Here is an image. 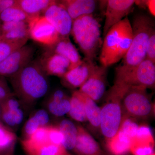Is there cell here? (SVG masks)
<instances>
[{
	"mask_svg": "<svg viewBox=\"0 0 155 155\" xmlns=\"http://www.w3.org/2000/svg\"><path fill=\"white\" fill-rule=\"evenodd\" d=\"M28 24L29 38L45 46L52 45L61 37L43 15L31 18Z\"/></svg>",
	"mask_w": 155,
	"mask_h": 155,
	"instance_id": "9",
	"label": "cell"
},
{
	"mask_svg": "<svg viewBox=\"0 0 155 155\" xmlns=\"http://www.w3.org/2000/svg\"><path fill=\"white\" fill-rule=\"evenodd\" d=\"M65 8L72 21L85 15L92 14L96 7L94 0H63L59 1Z\"/></svg>",
	"mask_w": 155,
	"mask_h": 155,
	"instance_id": "19",
	"label": "cell"
},
{
	"mask_svg": "<svg viewBox=\"0 0 155 155\" xmlns=\"http://www.w3.org/2000/svg\"><path fill=\"white\" fill-rule=\"evenodd\" d=\"M129 87L114 83L108 92L105 103L101 108L100 128L107 140L113 138L119 130L123 117L122 101Z\"/></svg>",
	"mask_w": 155,
	"mask_h": 155,
	"instance_id": "3",
	"label": "cell"
},
{
	"mask_svg": "<svg viewBox=\"0 0 155 155\" xmlns=\"http://www.w3.org/2000/svg\"><path fill=\"white\" fill-rule=\"evenodd\" d=\"M13 95L5 78L0 75V103Z\"/></svg>",
	"mask_w": 155,
	"mask_h": 155,
	"instance_id": "36",
	"label": "cell"
},
{
	"mask_svg": "<svg viewBox=\"0 0 155 155\" xmlns=\"http://www.w3.org/2000/svg\"><path fill=\"white\" fill-rule=\"evenodd\" d=\"M45 47V51L58 54L67 58L70 62L69 70L78 67L83 62L78 51L69 37H61L54 44Z\"/></svg>",
	"mask_w": 155,
	"mask_h": 155,
	"instance_id": "15",
	"label": "cell"
},
{
	"mask_svg": "<svg viewBox=\"0 0 155 155\" xmlns=\"http://www.w3.org/2000/svg\"><path fill=\"white\" fill-rule=\"evenodd\" d=\"M131 28L132 43L122 64L119 66L122 69L132 68L145 59L148 42L155 30L154 22L147 15L139 14L134 17Z\"/></svg>",
	"mask_w": 155,
	"mask_h": 155,
	"instance_id": "4",
	"label": "cell"
},
{
	"mask_svg": "<svg viewBox=\"0 0 155 155\" xmlns=\"http://www.w3.org/2000/svg\"><path fill=\"white\" fill-rule=\"evenodd\" d=\"M16 139V134L0 122V153L3 155H12Z\"/></svg>",
	"mask_w": 155,
	"mask_h": 155,
	"instance_id": "25",
	"label": "cell"
},
{
	"mask_svg": "<svg viewBox=\"0 0 155 155\" xmlns=\"http://www.w3.org/2000/svg\"><path fill=\"white\" fill-rule=\"evenodd\" d=\"M146 58L155 64V30L153 31L148 42Z\"/></svg>",
	"mask_w": 155,
	"mask_h": 155,
	"instance_id": "37",
	"label": "cell"
},
{
	"mask_svg": "<svg viewBox=\"0 0 155 155\" xmlns=\"http://www.w3.org/2000/svg\"><path fill=\"white\" fill-rule=\"evenodd\" d=\"M49 114L45 110H38L25 122L23 128L24 139H27L39 127L50 125Z\"/></svg>",
	"mask_w": 155,
	"mask_h": 155,
	"instance_id": "21",
	"label": "cell"
},
{
	"mask_svg": "<svg viewBox=\"0 0 155 155\" xmlns=\"http://www.w3.org/2000/svg\"><path fill=\"white\" fill-rule=\"evenodd\" d=\"M77 137L73 150L77 155H106L98 143L84 128L77 125Z\"/></svg>",
	"mask_w": 155,
	"mask_h": 155,
	"instance_id": "16",
	"label": "cell"
},
{
	"mask_svg": "<svg viewBox=\"0 0 155 155\" xmlns=\"http://www.w3.org/2000/svg\"><path fill=\"white\" fill-rule=\"evenodd\" d=\"M30 19L16 4L0 13V21L2 22L23 21L28 23Z\"/></svg>",
	"mask_w": 155,
	"mask_h": 155,
	"instance_id": "27",
	"label": "cell"
},
{
	"mask_svg": "<svg viewBox=\"0 0 155 155\" xmlns=\"http://www.w3.org/2000/svg\"><path fill=\"white\" fill-rule=\"evenodd\" d=\"M28 27V23L23 21H13L2 22L0 28V34L8 32L10 31L26 28Z\"/></svg>",
	"mask_w": 155,
	"mask_h": 155,
	"instance_id": "35",
	"label": "cell"
},
{
	"mask_svg": "<svg viewBox=\"0 0 155 155\" xmlns=\"http://www.w3.org/2000/svg\"><path fill=\"white\" fill-rule=\"evenodd\" d=\"M9 79L14 95L28 108L44 97L49 88L48 75L42 68L38 59L32 60Z\"/></svg>",
	"mask_w": 155,
	"mask_h": 155,
	"instance_id": "1",
	"label": "cell"
},
{
	"mask_svg": "<svg viewBox=\"0 0 155 155\" xmlns=\"http://www.w3.org/2000/svg\"><path fill=\"white\" fill-rule=\"evenodd\" d=\"M27 41H0V64L15 50L25 45Z\"/></svg>",
	"mask_w": 155,
	"mask_h": 155,
	"instance_id": "30",
	"label": "cell"
},
{
	"mask_svg": "<svg viewBox=\"0 0 155 155\" xmlns=\"http://www.w3.org/2000/svg\"><path fill=\"white\" fill-rule=\"evenodd\" d=\"M17 0H0V13L9 7L16 5Z\"/></svg>",
	"mask_w": 155,
	"mask_h": 155,
	"instance_id": "39",
	"label": "cell"
},
{
	"mask_svg": "<svg viewBox=\"0 0 155 155\" xmlns=\"http://www.w3.org/2000/svg\"><path fill=\"white\" fill-rule=\"evenodd\" d=\"M48 129L50 143L62 145L64 137L57 125H49Z\"/></svg>",
	"mask_w": 155,
	"mask_h": 155,
	"instance_id": "33",
	"label": "cell"
},
{
	"mask_svg": "<svg viewBox=\"0 0 155 155\" xmlns=\"http://www.w3.org/2000/svg\"><path fill=\"white\" fill-rule=\"evenodd\" d=\"M139 125L132 118L123 116L119 130L127 134L132 139L136 134Z\"/></svg>",
	"mask_w": 155,
	"mask_h": 155,
	"instance_id": "32",
	"label": "cell"
},
{
	"mask_svg": "<svg viewBox=\"0 0 155 155\" xmlns=\"http://www.w3.org/2000/svg\"><path fill=\"white\" fill-rule=\"evenodd\" d=\"M144 86H130L123 97V116L132 119H147L154 112L151 98Z\"/></svg>",
	"mask_w": 155,
	"mask_h": 155,
	"instance_id": "6",
	"label": "cell"
},
{
	"mask_svg": "<svg viewBox=\"0 0 155 155\" xmlns=\"http://www.w3.org/2000/svg\"><path fill=\"white\" fill-rule=\"evenodd\" d=\"M151 155H155V153H153V154H152Z\"/></svg>",
	"mask_w": 155,
	"mask_h": 155,
	"instance_id": "42",
	"label": "cell"
},
{
	"mask_svg": "<svg viewBox=\"0 0 155 155\" xmlns=\"http://www.w3.org/2000/svg\"><path fill=\"white\" fill-rule=\"evenodd\" d=\"M107 74V67L97 66L90 77L78 91L95 102L98 101L105 92Z\"/></svg>",
	"mask_w": 155,
	"mask_h": 155,
	"instance_id": "11",
	"label": "cell"
},
{
	"mask_svg": "<svg viewBox=\"0 0 155 155\" xmlns=\"http://www.w3.org/2000/svg\"><path fill=\"white\" fill-rule=\"evenodd\" d=\"M104 37L100 61L101 66L107 68L124 58L130 48L133 39L130 20L125 17L112 26Z\"/></svg>",
	"mask_w": 155,
	"mask_h": 155,
	"instance_id": "2",
	"label": "cell"
},
{
	"mask_svg": "<svg viewBox=\"0 0 155 155\" xmlns=\"http://www.w3.org/2000/svg\"><path fill=\"white\" fill-rule=\"evenodd\" d=\"M1 103H0V119H1Z\"/></svg>",
	"mask_w": 155,
	"mask_h": 155,
	"instance_id": "40",
	"label": "cell"
},
{
	"mask_svg": "<svg viewBox=\"0 0 155 155\" xmlns=\"http://www.w3.org/2000/svg\"><path fill=\"white\" fill-rule=\"evenodd\" d=\"M64 137L62 145L67 150H73L77 137V126L68 119L62 120L57 125Z\"/></svg>",
	"mask_w": 155,
	"mask_h": 155,
	"instance_id": "23",
	"label": "cell"
},
{
	"mask_svg": "<svg viewBox=\"0 0 155 155\" xmlns=\"http://www.w3.org/2000/svg\"><path fill=\"white\" fill-rule=\"evenodd\" d=\"M131 139L121 130L113 138L107 140V147L112 155H127L130 153Z\"/></svg>",
	"mask_w": 155,
	"mask_h": 155,
	"instance_id": "20",
	"label": "cell"
},
{
	"mask_svg": "<svg viewBox=\"0 0 155 155\" xmlns=\"http://www.w3.org/2000/svg\"><path fill=\"white\" fill-rule=\"evenodd\" d=\"M35 49L32 45H25L15 50L0 64V75L10 78L32 61Z\"/></svg>",
	"mask_w": 155,
	"mask_h": 155,
	"instance_id": "8",
	"label": "cell"
},
{
	"mask_svg": "<svg viewBox=\"0 0 155 155\" xmlns=\"http://www.w3.org/2000/svg\"><path fill=\"white\" fill-rule=\"evenodd\" d=\"M71 34L84 59L94 62L101 44L99 22L92 14L81 16L72 22Z\"/></svg>",
	"mask_w": 155,
	"mask_h": 155,
	"instance_id": "5",
	"label": "cell"
},
{
	"mask_svg": "<svg viewBox=\"0 0 155 155\" xmlns=\"http://www.w3.org/2000/svg\"><path fill=\"white\" fill-rule=\"evenodd\" d=\"M70 110L68 113L70 117L77 122L87 121L83 94L78 90L74 91L70 98Z\"/></svg>",
	"mask_w": 155,
	"mask_h": 155,
	"instance_id": "24",
	"label": "cell"
},
{
	"mask_svg": "<svg viewBox=\"0 0 155 155\" xmlns=\"http://www.w3.org/2000/svg\"><path fill=\"white\" fill-rule=\"evenodd\" d=\"M43 16L54 27L61 37H69L73 21L59 1H54Z\"/></svg>",
	"mask_w": 155,
	"mask_h": 155,
	"instance_id": "10",
	"label": "cell"
},
{
	"mask_svg": "<svg viewBox=\"0 0 155 155\" xmlns=\"http://www.w3.org/2000/svg\"><path fill=\"white\" fill-rule=\"evenodd\" d=\"M38 61L48 76L62 78L70 69V62L67 58L55 53L45 51Z\"/></svg>",
	"mask_w": 155,
	"mask_h": 155,
	"instance_id": "13",
	"label": "cell"
},
{
	"mask_svg": "<svg viewBox=\"0 0 155 155\" xmlns=\"http://www.w3.org/2000/svg\"><path fill=\"white\" fill-rule=\"evenodd\" d=\"M96 66L94 62L84 59L82 64L69 70L61 78L62 81L71 88H80L90 77Z\"/></svg>",
	"mask_w": 155,
	"mask_h": 155,
	"instance_id": "14",
	"label": "cell"
},
{
	"mask_svg": "<svg viewBox=\"0 0 155 155\" xmlns=\"http://www.w3.org/2000/svg\"><path fill=\"white\" fill-rule=\"evenodd\" d=\"M154 142L140 140L133 137L131 139L130 153L132 155H151L154 153Z\"/></svg>",
	"mask_w": 155,
	"mask_h": 155,
	"instance_id": "28",
	"label": "cell"
},
{
	"mask_svg": "<svg viewBox=\"0 0 155 155\" xmlns=\"http://www.w3.org/2000/svg\"><path fill=\"white\" fill-rule=\"evenodd\" d=\"M21 144L26 155H73L62 145L36 144L25 139L21 140Z\"/></svg>",
	"mask_w": 155,
	"mask_h": 155,
	"instance_id": "17",
	"label": "cell"
},
{
	"mask_svg": "<svg viewBox=\"0 0 155 155\" xmlns=\"http://www.w3.org/2000/svg\"><path fill=\"white\" fill-rule=\"evenodd\" d=\"M48 126L39 127L27 139L36 144H44L50 143L49 139Z\"/></svg>",
	"mask_w": 155,
	"mask_h": 155,
	"instance_id": "31",
	"label": "cell"
},
{
	"mask_svg": "<svg viewBox=\"0 0 155 155\" xmlns=\"http://www.w3.org/2000/svg\"><path fill=\"white\" fill-rule=\"evenodd\" d=\"M134 137L140 140L154 142L151 130L150 127L146 125L139 126L138 130Z\"/></svg>",
	"mask_w": 155,
	"mask_h": 155,
	"instance_id": "34",
	"label": "cell"
},
{
	"mask_svg": "<svg viewBox=\"0 0 155 155\" xmlns=\"http://www.w3.org/2000/svg\"><path fill=\"white\" fill-rule=\"evenodd\" d=\"M46 105L50 114L56 117H61L69 113L70 98L63 91L56 90L50 94L47 101Z\"/></svg>",
	"mask_w": 155,
	"mask_h": 155,
	"instance_id": "18",
	"label": "cell"
},
{
	"mask_svg": "<svg viewBox=\"0 0 155 155\" xmlns=\"http://www.w3.org/2000/svg\"><path fill=\"white\" fill-rule=\"evenodd\" d=\"M1 21H0V28H1V24H2L1 23Z\"/></svg>",
	"mask_w": 155,
	"mask_h": 155,
	"instance_id": "41",
	"label": "cell"
},
{
	"mask_svg": "<svg viewBox=\"0 0 155 155\" xmlns=\"http://www.w3.org/2000/svg\"><path fill=\"white\" fill-rule=\"evenodd\" d=\"M85 114L87 121L92 127L100 128L101 109L93 100L84 94Z\"/></svg>",
	"mask_w": 155,
	"mask_h": 155,
	"instance_id": "26",
	"label": "cell"
},
{
	"mask_svg": "<svg viewBox=\"0 0 155 155\" xmlns=\"http://www.w3.org/2000/svg\"><path fill=\"white\" fill-rule=\"evenodd\" d=\"M135 2L134 0L107 1L105 14L104 36L112 26L122 21L130 13Z\"/></svg>",
	"mask_w": 155,
	"mask_h": 155,
	"instance_id": "12",
	"label": "cell"
},
{
	"mask_svg": "<svg viewBox=\"0 0 155 155\" xmlns=\"http://www.w3.org/2000/svg\"><path fill=\"white\" fill-rule=\"evenodd\" d=\"M0 155H3L2 154V153H0Z\"/></svg>",
	"mask_w": 155,
	"mask_h": 155,
	"instance_id": "43",
	"label": "cell"
},
{
	"mask_svg": "<svg viewBox=\"0 0 155 155\" xmlns=\"http://www.w3.org/2000/svg\"><path fill=\"white\" fill-rule=\"evenodd\" d=\"M114 83L122 84L129 87L142 86L147 88L154 87L155 64L145 59L135 67L122 69L118 67L116 69Z\"/></svg>",
	"mask_w": 155,
	"mask_h": 155,
	"instance_id": "7",
	"label": "cell"
},
{
	"mask_svg": "<svg viewBox=\"0 0 155 155\" xmlns=\"http://www.w3.org/2000/svg\"><path fill=\"white\" fill-rule=\"evenodd\" d=\"M29 38L28 27L0 34V41L16 42L22 40L28 41Z\"/></svg>",
	"mask_w": 155,
	"mask_h": 155,
	"instance_id": "29",
	"label": "cell"
},
{
	"mask_svg": "<svg viewBox=\"0 0 155 155\" xmlns=\"http://www.w3.org/2000/svg\"><path fill=\"white\" fill-rule=\"evenodd\" d=\"M141 3L140 5H145L147 7V9L149 10L150 13L153 15L155 16V3L154 0H149V1H139Z\"/></svg>",
	"mask_w": 155,
	"mask_h": 155,
	"instance_id": "38",
	"label": "cell"
},
{
	"mask_svg": "<svg viewBox=\"0 0 155 155\" xmlns=\"http://www.w3.org/2000/svg\"><path fill=\"white\" fill-rule=\"evenodd\" d=\"M53 2L52 0H17L16 5L31 18L43 15Z\"/></svg>",
	"mask_w": 155,
	"mask_h": 155,
	"instance_id": "22",
	"label": "cell"
}]
</instances>
